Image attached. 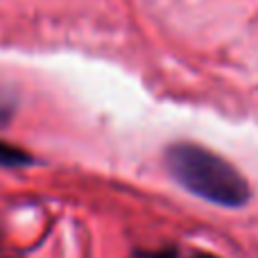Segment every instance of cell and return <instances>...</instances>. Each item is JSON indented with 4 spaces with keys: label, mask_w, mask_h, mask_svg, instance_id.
Instances as JSON below:
<instances>
[{
    "label": "cell",
    "mask_w": 258,
    "mask_h": 258,
    "mask_svg": "<svg viewBox=\"0 0 258 258\" xmlns=\"http://www.w3.org/2000/svg\"><path fill=\"white\" fill-rule=\"evenodd\" d=\"M172 177L186 190L220 206H242L249 200L245 177L231 163L204 147L179 143L165 154Z\"/></svg>",
    "instance_id": "obj_1"
},
{
    "label": "cell",
    "mask_w": 258,
    "mask_h": 258,
    "mask_svg": "<svg viewBox=\"0 0 258 258\" xmlns=\"http://www.w3.org/2000/svg\"><path fill=\"white\" fill-rule=\"evenodd\" d=\"M30 161L32 159L23 150L0 141V165H3V168H18V165H25V163H30Z\"/></svg>",
    "instance_id": "obj_2"
},
{
    "label": "cell",
    "mask_w": 258,
    "mask_h": 258,
    "mask_svg": "<svg viewBox=\"0 0 258 258\" xmlns=\"http://www.w3.org/2000/svg\"><path fill=\"white\" fill-rule=\"evenodd\" d=\"M134 258H177L174 249H161V251H138Z\"/></svg>",
    "instance_id": "obj_3"
},
{
    "label": "cell",
    "mask_w": 258,
    "mask_h": 258,
    "mask_svg": "<svg viewBox=\"0 0 258 258\" xmlns=\"http://www.w3.org/2000/svg\"><path fill=\"white\" fill-rule=\"evenodd\" d=\"M197 258H215V256H197Z\"/></svg>",
    "instance_id": "obj_4"
}]
</instances>
